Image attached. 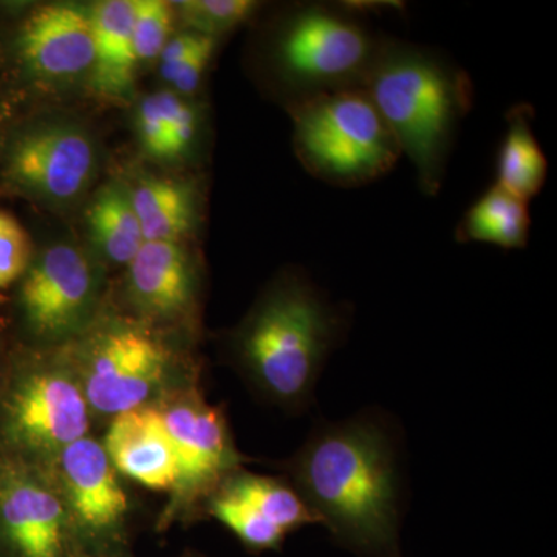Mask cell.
Returning a JSON list of instances; mask_svg holds the SVG:
<instances>
[{
  "instance_id": "obj_1",
  "label": "cell",
  "mask_w": 557,
  "mask_h": 557,
  "mask_svg": "<svg viewBox=\"0 0 557 557\" xmlns=\"http://www.w3.org/2000/svg\"><path fill=\"white\" fill-rule=\"evenodd\" d=\"M289 480L336 542L361 557H399L398 443L383 418L357 416L311 432Z\"/></svg>"
},
{
  "instance_id": "obj_2",
  "label": "cell",
  "mask_w": 557,
  "mask_h": 557,
  "mask_svg": "<svg viewBox=\"0 0 557 557\" xmlns=\"http://www.w3.org/2000/svg\"><path fill=\"white\" fill-rule=\"evenodd\" d=\"M346 329L339 306L304 274L288 273L263 293L234 333V357L263 397L304 409Z\"/></svg>"
},
{
  "instance_id": "obj_3",
  "label": "cell",
  "mask_w": 557,
  "mask_h": 557,
  "mask_svg": "<svg viewBox=\"0 0 557 557\" xmlns=\"http://www.w3.org/2000/svg\"><path fill=\"white\" fill-rule=\"evenodd\" d=\"M362 89L412 163L420 189L438 194L458 127L472 108L468 73L437 51L384 38Z\"/></svg>"
},
{
  "instance_id": "obj_4",
  "label": "cell",
  "mask_w": 557,
  "mask_h": 557,
  "mask_svg": "<svg viewBox=\"0 0 557 557\" xmlns=\"http://www.w3.org/2000/svg\"><path fill=\"white\" fill-rule=\"evenodd\" d=\"M383 36L348 3H300L284 14L269 47L288 109L333 91L362 89Z\"/></svg>"
},
{
  "instance_id": "obj_5",
  "label": "cell",
  "mask_w": 557,
  "mask_h": 557,
  "mask_svg": "<svg viewBox=\"0 0 557 557\" xmlns=\"http://www.w3.org/2000/svg\"><path fill=\"white\" fill-rule=\"evenodd\" d=\"M288 112L300 163L327 185H369L394 170L403 157L397 139L364 89L321 95Z\"/></svg>"
},
{
  "instance_id": "obj_6",
  "label": "cell",
  "mask_w": 557,
  "mask_h": 557,
  "mask_svg": "<svg viewBox=\"0 0 557 557\" xmlns=\"http://www.w3.org/2000/svg\"><path fill=\"white\" fill-rule=\"evenodd\" d=\"M65 359L79 381L91 417L109 421L157 405L194 384L164 341L137 322L91 327L76 339Z\"/></svg>"
},
{
  "instance_id": "obj_7",
  "label": "cell",
  "mask_w": 557,
  "mask_h": 557,
  "mask_svg": "<svg viewBox=\"0 0 557 557\" xmlns=\"http://www.w3.org/2000/svg\"><path fill=\"white\" fill-rule=\"evenodd\" d=\"M91 418L65 357L28 362L0 387V456L44 471L89 435Z\"/></svg>"
},
{
  "instance_id": "obj_8",
  "label": "cell",
  "mask_w": 557,
  "mask_h": 557,
  "mask_svg": "<svg viewBox=\"0 0 557 557\" xmlns=\"http://www.w3.org/2000/svg\"><path fill=\"white\" fill-rule=\"evenodd\" d=\"M44 472L64 504L76 555L127 556L129 498L102 443L87 435Z\"/></svg>"
},
{
  "instance_id": "obj_9",
  "label": "cell",
  "mask_w": 557,
  "mask_h": 557,
  "mask_svg": "<svg viewBox=\"0 0 557 557\" xmlns=\"http://www.w3.org/2000/svg\"><path fill=\"white\" fill-rule=\"evenodd\" d=\"M164 428L174 446L178 465L177 485L160 527L183 518L201 500L218 491L233 472L239 471L242 456L234 446L226 417L209 405L196 386L180 388L157 403Z\"/></svg>"
},
{
  "instance_id": "obj_10",
  "label": "cell",
  "mask_w": 557,
  "mask_h": 557,
  "mask_svg": "<svg viewBox=\"0 0 557 557\" xmlns=\"http://www.w3.org/2000/svg\"><path fill=\"white\" fill-rule=\"evenodd\" d=\"M101 293L100 265L84 249L51 245L22 276V317L42 343H70L94 327Z\"/></svg>"
},
{
  "instance_id": "obj_11",
  "label": "cell",
  "mask_w": 557,
  "mask_h": 557,
  "mask_svg": "<svg viewBox=\"0 0 557 557\" xmlns=\"http://www.w3.org/2000/svg\"><path fill=\"white\" fill-rule=\"evenodd\" d=\"M98 171V149L89 132L73 121L36 124L14 139L7 177L51 207H69L89 189Z\"/></svg>"
},
{
  "instance_id": "obj_12",
  "label": "cell",
  "mask_w": 557,
  "mask_h": 557,
  "mask_svg": "<svg viewBox=\"0 0 557 557\" xmlns=\"http://www.w3.org/2000/svg\"><path fill=\"white\" fill-rule=\"evenodd\" d=\"M67 512L46 472L0 456V557H75Z\"/></svg>"
},
{
  "instance_id": "obj_13",
  "label": "cell",
  "mask_w": 557,
  "mask_h": 557,
  "mask_svg": "<svg viewBox=\"0 0 557 557\" xmlns=\"http://www.w3.org/2000/svg\"><path fill=\"white\" fill-rule=\"evenodd\" d=\"M208 512L252 553L273 552L319 520L288 480L233 472L209 497Z\"/></svg>"
},
{
  "instance_id": "obj_14",
  "label": "cell",
  "mask_w": 557,
  "mask_h": 557,
  "mask_svg": "<svg viewBox=\"0 0 557 557\" xmlns=\"http://www.w3.org/2000/svg\"><path fill=\"white\" fill-rule=\"evenodd\" d=\"M16 50L28 75L40 83L67 86L89 78L94 64L91 7L70 2L39 7L22 24Z\"/></svg>"
},
{
  "instance_id": "obj_15",
  "label": "cell",
  "mask_w": 557,
  "mask_h": 557,
  "mask_svg": "<svg viewBox=\"0 0 557 557\" xmlns=\"http://www.w3.org/2000/svg\"><path fill=\"white\" fill-rule=\"evenodd\" d=\"M199 276L182 242H145L127 263L126 296L139 317L174 324L193 317Z\"/></svg>"
},
{
  "instance_id": "obj_16",
  "label": "cell",
  "mask_w": 557,
  "mask_h": 557,
  "mask_svg": "<svg viewBox=\"0 0 557 557\" xmlns=\"http://www.w3.org/2000/svg\"><path fill=\"white\" fill-rule=\"evenodd\" d=\"M101 443L116 472L132 482L170 493L177 485V457L156 405L110 420Z\"/></svg>"
},
{
  "instance_id": "obj_17",
  "label": "cell",
  "mask_w": 557,
  "mask_h": 557,
  "mask_svg": "<svg viewBox=\"0 0 557 557\" xmlns=\"http://www.w3.org/2000/svg\"><path fill=\"white\" fill-rule=\"evenodd\" d=\"M91 7L94 64L90 87L102 100L126 102L135 91L134 0H101Z\"/></svg>"
},
{
  "instance_id": "obj_18",
  "label": "cell",
  "mask_w": 557,
  "mask_h": 557,
  "mask_svg": "<svg viewBox=\"0 0 557 557\" xmlns=\"http://www.w3.org/2000/svg\"><path fill=\"white\" fill-rule=\"evenodd\" d=\"M129 194L146 242H182L196 228L199 203L189 183L146 178Z\"/></svg>"
},
{
  "instance_id": "obj_19",
  "label": "cell",
  "mask_w": 557,
  "mask_h": 557,
  "mask_svg": "<svg viewBox=\"0 0 557 557\" xmlns=\"http://www.w3.org/2000/svg\"><path fill=\"white\" fill-rule=\"evenodd\" d=\"M496 185L527 203L547 182L548 161L533 131V109L518 104L507 113V132L497 157Z\"/></svg>"
},
{
  "instance_id": "obj_20",
  "label": "cell",
  "mask_w": 557,
  "mask_h": 557,
  "mask_svg": "<svg viewBox=\"0 0 557 557\" xmlns=\"http://www.w3.org/2000/svg\"><path fill=\"white\" fill-rule=\"evenodd\" d=\"M530 223L527 201L494 183L465 212L457 226L456 240L522 249L530 239Z\"/></svg>"
},
{
  "instance_id": "obj_21",
  "label": "cell",
  "mask_w": 557,
  "mask_h": 557,
  "mask_svg": "<svg viewBox=\"0 0 557 557\" xmlns=\"http://www.w3.org/2000/svg\"><path fill=\"white\" fill-rule=\"evenodd\" d=\"M87 228L98 252L115 265H126L145 245L141 225L132 205L129 188L109 183L91 201Z\"/></svg>"
},
{
  "instance_id": "obj_22",
  "label": "cell",
  "mask_w": 557,
  "mask_h": 557,
  "mask_svg": "<svg viewBox=\"0 0 557 557\" xmlns=\"http://www.w3.org/2000/svg\"><path fill=\"white\" fill-rule=\"evenodd\" d=\"M174 5L189 32L214 39L236 30L260 9L252 0H185Z\"/></svg>"
},
{
  "instance_id": "obj_23",
  "label": "cell",
  "mask_w": 557,
  "mask_h": 557,
  "mask_svg": "<svg viewBox=\"0 0 557 557\" xmlns=\"http://www.w3.org/2000/svg\"><path fill=\"white\" fill-rule=\"evenodd\" d=\"M175 9L164 0H134V46L139 62L159 60L172 38Z\"/></svg>"
},
{
  "instance_id": "obj_24",
  "label": "cell",
  "mask_w": 557,
  "mask_h": 557,
  "mask_svg": "<svg viewBox=\"0 0 557 557\" xmlns=\"http://www.w3.org/2000/svg\"><path fill=\"white\" fill-rule=\"evenodd\" d=\"M183 98L175 91L163 90L139 102L135 123L139 145L149 157L166 160V135Z\"/></svg>"
},
{
  "instance_id": "obj_25",
  "label": "cell",
  "mask_w": 557,
  "mask_h": 557,
  "mask_svg": "<svg viewBox=\"0 0 557 557\" xmlns=\"http://www.w3.org/2000/svg\"><path fill=\"white\" fill-rule=\"evenodd\" d=\"M32 263L27 231L9 212L0 211V288L24 276Z\"/></svg>"
},
{
  "instance_id": "obj_26",
  "label": "cell",
  "mask_w": 557,
  "mask_h": 557,
  "mask_svg": "<svg viewBox=\"0 0 557 557\" xmlns=\"http://www.w3.org/2000/svg\"><path fill=\"white\" fill-rule=\"evenodd\" d=\"M200 115L196 106L183 98L166 135V160L185 157L193 148L199 132Z\"/></svg>"
},
{
  "instance_id": "obj_27",
  "label": "cell",
  "mask_w": 557,
  "mask_h": 557,
  "mask_svg": "<svg viewBox=\"0 0 557 557\" xmlns=\"http://www.w3.org/2000/svg\"><path fill=\"white\" fill-rule=\"evenodd\" d=\"M219 39L209 38L203 46L200 47L188 61L185 62L182 69L175 73L174 78L171 81L172 89L180 97H189L194 91L199 89L201 81L205 78V73L214 58L215 49H218Z\"/></svg>"
},
{
  "instance_id": "obj_28",
  "label": "cell",
  "mask_w": 557,
  "mask_h": 557,
  "mask_svg": "<svg viewBox=\"0 0 557 557\" xmlns=\"http://www.w3.org/2000/svg\"><path fill=\"white\" fill-rule=\"evenodd\" d=\"M209 39V36L199 33L185 32L172 36L160 54V76L164 83L171 84L175 73L185 65V62L196 53Z\"/></svg>"
},
{
  "instance_id": "obj_29",
  "label": "cell",
  "mask_w": 557,
  "mask_h": 557,
  "mask_svg": "<svg viewBox=\"0 0 557 557\" xmlns=\"http://www.w3.org/2000/svg\"><path fill=\"white\" fill-rule=\"evenodd\" d=\"M75 557H110V556L75 555ZM121 557H129V556H121ZM180 557H200V556L190 555V553H188V555H183V556H180Z\"/></svg>"
},
{
  "instance_id": "obj_30",
  "label": "cell",
  "mask_w": 557,
  "mask_h": 557,
  "mask_svg": "<svg viewBox=\"0 0 557 557\" xmlns=\"http://www.w3.org/2000/svg\"><path fill=\"white\" fill-rule=\"evenodd\" d=\"M399 557H403V556H399Z\"/></svg>"
}]
</instances>
